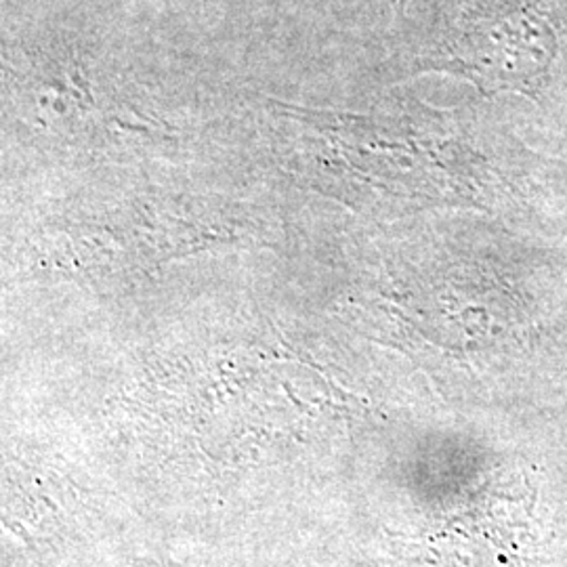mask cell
Here are the masks:
<instances>
[{
  "instance_id": "obj_1",
  "label": "cell",
  "mask_w": 567,
  "mask_h": 567,
  "mask_svg": "<svg viewBox=\"0 0 567 567\" xmlns=\"http://www.w3.org/2000/svg\"><path fill=\"white\" fill-rule=\"evenodd\" d=\"M555 53V28L532 0H461L435 25L416 70L461 76L487 95H534Z\"/></svg>"
},
{
  "instance_id": "obj_2",
  "label": "cell",
  "mask_w": 567,
  "mask_h": 567,
  "mask_svg": "<svg viewBox=\"0 0 567 567\" xmlns=\"http://www.w3.org/2000/svg\"><path fill=\"white\" fill-rule=\"evenodd\" d=\"M97 215L58 217L47 225L37 250L47 265L93 267V265H158L234 240L231 227L189 217L187 210H158L133 204Z\"/></svg>"
},
{
  "instance_id": "obj_3",
  "label": "cell",
  "mask_w": 567,
  "mask_h": 567,
  "mask_svg": "<svg viewBox=\"0 0 567 567\" xmlns=\"http://www.w3.org/2000/svg\"><path fill=\"white\" fill-rule=\"evenodd\" d=\"M395 4H398V7H404L405 0H395Z\"/></svg>"
}]
</instances>
